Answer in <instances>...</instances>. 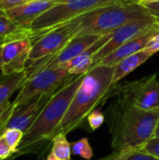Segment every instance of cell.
Returning <instances> with one entry per match:
<instances>
[{
    "instance_id": "6da1fadb",
    "label": "cell",
    "mask_w": 159,
    "mask_h": 160,
    "mask_svg": "<svg viewBox=\"0 0 159 160\" xmlns=\"http://www.w3.org/2000/svg\"><path fill=\"white\" fill-rule=\"evenodd\" d=\"M84 74L76 75L53 93L34 123L24 132L16 152L8 160L23 155L43 156L52 143L55 131L63 120Z\"/></svg>"
},
{
    "instance_id": "7a4b0ae2",
    "label": "cell",
    "mask_w": 159,
    "mask_h": 160,
    "mask_svg": "<svg viewBox=\"0 0 159 160\" xmlns=\"http://www.w3.org/2000/svg\"><path fill=\"white\" fill-rule=\"evenodd\" d=\"M159 110L140 109L119 96L112 109L110 131L115 151L140 149L154 137Z\"/></svg>"
},
{
    "instance_id": "3957f363",
    "label": "cell",
    "mask_w": 159,
    "mask_h": 160,
    "mask_svg": "<svg viewBox=\"0 0 159 160\" xmlns=\"http://www.w3.org/2000/svg\"><path fill=\"white\" fill-rule=\"evenodd\" d=\"M114 67L97 65L84 74L73 99L57 128L58 134H68L80 128L88 115L106 99L112 84Z\"/></svg>"
},
{
    "instance_id": "277c9868",
    "label": "cell",
    "mask_w": 159,
    "mask_h": 160,
    "mask_svg": "<svg viewBox=\"0 0 159 160\" xmlns=\"http://www.w3.org/2000/svg\"><path fill=\"white\" fill-rule=\"evenodd\" d=\"M153 17L146 8L136 2L102 7L74 19L76 22L75 37L104 35L113 32L127 22Z\"/></svg>"
},
{
    "instance_id": "5b68a950",
    "label": "cell",
    "mask_w": 159,
    "mask_h": 160,
    "mask_svg": "<svg viewBox=\"0 0 159 160\" xmlns=\"http://www.w3.org/2000/svg\"><path fill=\"white\" fill-rule=\"evenodd\" d=\"M129 2H135V0H64L35 19L30 24V29L36 33L37 38H38L46 31L94 9Z\"/></svg>"
},
{
    "instance_id": "8992f818",
    "label": "cell",
    "mask_w": 159,
    "mask_h": 160,
    "mask_svg": "<svg viewBox=\"0 0 159 160\" xmlns=\"http://www.w3.org/2000/svg\"><path fill=\"white\" fill-rule=\"evenodd\" d=\"M74 76L76 75L69 74L67 70L60 67L39 68L27 78L13 103L15 106H19L37 95L54 93Z\"/></svg>"
},
{
    "instance_id": "52a82bcc",
    "label": "cell",
    "mask_w": 159,
    "mask_h": 160,
    "mask_svg": "<svg viewBox=\"0 0 159 160\" xmlns=\"http://www.w3.org/2000/svg\"><path fill=\"white\" fill-rule=\"evenodd\" d=\"M75 32L76 22L74 20L46 31L34 41L29 55V62L34 63L52 57L75 37Z\"/></svg>"
},
{
    "instance_id": "ba28073f",
    "label": "cell",
    "mask_w": 159,
    "mask_h": 160,
    "mask_svg": "<svg viewBox=\"0 0 159 160\" xmlns=\"http://www.w3.org/2000/svg\"><path fill=\"white\" fill-rule=\"evenodd\" d=\"M157 27H159V19L153 17L148 19L136 20L115 29L112 33L111 38L108 40V42L94 55L92 68L97 66L106 55H108L126 42Z\"/></svg>"
},
{
    "instance_id": "9c48e42d",
    "label": "cell",
    "mask_w": 159,
    "mask_h": 160,
    "mask_svg": "<svg viewBox=\"0 0 159 160\" xmlns=\"http://www.w3.org/2000/svg\"><path fill=\"white\" fill-rule=\"evenodd\" d=\"M119 96L146 111L159 110V80L157 74L133 82L120 89Z\"/></svg>"
},
{
    "instance_id": "30bf717a",
    "label": "cell",
    "mask_w": 159,
    "mask_h": 160,
    "mask_svg": "<svg viewBox=\"0 0 159 160\" xmlns=\"http://www.w3.org/2000/svg\"><path fill=\"white\" fill-rule=\"evenodd\" d=\"M34 38H22L1 46V73L4 77L24 71L29 61Z\"/></svg>"
},
{
    "instance_id": "8fae6325",
    "label": "cell",
    "mask_w": 159,
    "mask_h": 160,
    "mask_svg": "<svg viewBox=\"0 0 159 160\" xmlns=\"http://www.w3.org/2000/svg\"><path fill=\"white\" fill-rule=\"evenodd\" d=\"M52 95L53 93L37 95L26 102L15 106L12 115L3 126L2 134L8 128H17L25 132L37 119Z\"/></svg>"
},
{
    "instance_id": "7c38bea8",
    "label": "cell",
    "mask_w": 159,
    "mask_h": 160,
    "mask_svg": "<svg viewBox=\"0 0 159 160\" xmlns=\"http://www.w3.org/2000/svg\"><path fill=\"white\" fill-rule=\"evenodd\" d=\"M64 0H31L22 6L6 10V14L16 22L30 27L38 16Z\"/></svg>"
},
{
    "instance_id": "4fadbf2b",
    "label": "cell",
    "mask_w": 159,
    "mask_h": 160,
    "mask_svg": "<svg viewBox=\"0 0 159 160\" xmlns=\"http://www.w3.org/2000/svg\"><path fill=\"white\" fill-rule=\"evenodd\" d=\"M157 32H159V27L155 28L140 37H137V38L126 42L125 44L118 47L117 49H115L113 52H112L108 55H106L97 65L114 67L119 62H121L123 59H125L138 52L144 50L147 43L149 42V40Z\"/></svg>"
},
{
    "instance_id": "5bb4252c",
    "label": "cell",
    "mask_w": 159,
    "mask_h": 160,
    "mask_svg": "<svg viewBox=\"0 0 159 160\" xmlns=\"http://www.w3.org/2000/svg\"><path fill=\"white\" fill-rule=\"evenodd\" d=\"M112 33V32L102 35L97 42H95L91 47H89L83 52L80 53L79 55L72 58L71 60L65 62L57 67H60L67 70L68 73L71 75L85 74L90 70V68L93 66L94 55L97 52L98 50H100L108 42V40L111 38Z\"/></svg>"
},
{
    "instance_id": "9a60e30c",
    "label": "cell",
    "mask_w": 159,
    "mask_h": 160,
    "mask_svg": "<svg viewBox=\"0 0 159 160\" xmlns=\"http://www.w3.org/2000/svg\"><path fill=\"white\" fill-rule=\"evenodd\" d=\"M22 38L37 39L36 33L29 26L16 22L7 14L0 16V46Z\"/></svg>"
},
{
    "instance_id": "2e32d148",
    "label": "cell",
    "mask_w": 159,
    "mask_h": 160,
    "mask_svg": "<svg viewBox=\"0 0 159 160\" xmlns=\"http://www.w3.org/2000/svg\"><path fill=\"white\" fill-rule=\"evenodd\" d=\"M153 54L146 50L138 52L119 62L114 66V71L112 76V84L114 85L120 80L125 78L127 75L131 73L144 62H146Z\"/></svg>"
},
{
    "instance_id": "e0dca14e",
    "label": "cell",
    "mask_w": 159,
    "mask_h": 160,
    "mask_svg": "<svg viewBox=\"0 0 159 160\" xmlns=\"http://www.w3.org/2000/svg\"><path fill=\"white\" fill-rule=\"evenodd\" d=\"M28 78L26 69L24 71L6 76L0 81V106L9 101L10 97L19 91Z\"/></svg>"
},
{
    "instance_id": "ac0fdd59",
    "label": "cell",
    "mask_w": 159,
    "mask_h": 160,
    "mask_svg": "<svg viewBox=\"0 0 159 160\" xmlns=\"http://www.w3.org/2000/svg\"><path fill=\"white\" fill-rule=\"evenodd\" d=\"M65 134L56 135L52 143V152L59 160H71V143H69Z\"/></svg>"
},
{
    "instance_id": "d6986e66",
    "label": "cell",
    "mask_w": 159,
    "mask_h": 160,
    "mask_svg": "<svg viewBox=\"0 0 159 160\" xmlns=\"http://www.w3.org/2000/svg\"><path fill=\"white\" fill-rule=\"evenodd\" d=\"M71 152L75 156H80L84 159H91L93 157V149L87 138H82L76 142L71 143Z\"/></svg>"
},
{
    "instance_id": "ffe728a7",
    "label": "cell",
    "mask_w": 159,
    "mask_h": 160,
    "mask_svg": "<svg viewBox=\"0 0 159 160\" xmlns=\"http://www.w3.org/2000/svg\"><path fill=\"white\" fill-rule=\"evenodd\" d=\"M23 134H24V132H22L20 129H17V128H8L1 136L4 137V139L6 140L7 143L11 148V150L13 151V154H14L16 152L19 144L22 142V139L23 137Z\"/></svg>"
},
{
    "instance_id": "44dd1931",
    "label": "cell",
    "mask_w": 159,
    "mask_h": 160,
    "mask_svg": "<svg viewBox=\"0 0 159 160\" xmlns=\"http://www.w3.org/2000/svg\"><path fill=\"white\" fill-rule=\"evenodd\" d=\"M15 110V104L13 101H7L0 106V136L2 135V128L5 123L10 118Z\"/></svg>"
},
{
    "instance_id": "7402d4cb",
    "label": "cell",
    "mask_w": 159,
    "mask_h": 160,
    "mask_svg": "<svg viewBox=\"0 0 159 160\" xmlns=\"http://www.w3.org/2000/svg\"><path fill=\"white\" fill-rule=\"evenodd\" d=\"M105 116L99 110H94L87 117V121L89 124V127L92 130H96L98 128L102 126L104 123Z\"/></svg>"
},
{
    "instance_id": "603a6c76",
    "label": "cell",
    "mask_w": 159,
    "mask_h": 160,
    "mask_svg": "<svg viewBox=\"0 0 159 160\" xmlns=\"http://www.w3.org/2000/svg\"><path fill=\"white\" fill-rule=\"evenodd\" d=\"M127 160H159V158L140 148L133 150Z\"/></svg>"
},
{
    "instance_id": "cb8c5ba5",
    "label": "cell",
    "mask_w": 159,
    "mask_h": 160,
    "mask_svg": "<svg viewBox=\"0 0 159 160\" xmlns=\"http://www.w3.org/2000/svg\"><path fill=\"white\" fill-rule=\"evenodd\" d=\"M142 149L159 158V138H152L142 147Z\"/></svg>"
},
{
    "instance_id": "d4e9b609",
    "label": "cell",
    "mask_w": 159,
    "mask_h": 160,
    "mask_svg": "<svg viewBox=\"0 0 159 160\" xmlns=\"http://www.w3.org/2000/svg\"><path fill=\"white\" fill-rule=\"evenodd\" d=\"M13 155V151L7 143L3 136H0V160H8Z\"/></svg>"
},
{
    "instance_id": "484cf974",
    "label": "cell",
    "mask_w": 159,
    "mask_h": 160,
    "mask_svg": "<svg viewBox=\"0 0 159 160\" xmlns=\"http://www.w3.org/2000/svg\"><path fill=\"white\" fill-rule=\"evenodd\" d=\"M144 50L148 51L152 54H155L156 52H159V32L155 34L154 37L149 40Z\"/></svg>"
},
{
    "instance_id": "4316f807",
    "label": "cell",
    "mask_w": 159,
    "mask_h": 160,
    "mask_svg": "<svg viewBox=\"0 0 159 160\" xmlns=\"http://www.w3.org/2000/svg\"><path fill=\"white\" fill-rule=\"evenodd\" d=\"M31 0H0V7L7 10L9 8H13L19 6H22Z\"/></svg>"
},
{
    "instance_id": "83f0119b",
    "label": "cell",
    "mask_w": 159,
    "mask_h": 160,
    "mask_svg": "<svg viewBox=\"0 0 159 160\" xmlns=\"http://www.w3.org/2000/svg\"><path fill=\"white\" fill-rule=\"evenodd\" d=\"M117 153L109 157L108 160H127V158L130 156V154L133 152V149H127L122 151H116Z\"/></svg>"
},
{
    "instance_id": "f1b7e54d",
    "label": "cell",
    "mask_w": 159,
    "mask_h": 160,
    "mask_svg": "<svg viewBox=\"0 0 159 160\" xmlns=\"http://www.w3.org/2000/svg\"><path fill=\"white\" fill-rule=\"evenodd\" d=\"M144 8L148 9V11L156 18L159 19V2H154V3H148L142 5Z\"/></svg>"
},
{
    "instance_id": "f546056e",
    "label": "cell",
    "mask_w": 159,
    "mask_h": 160,
    "mask_svg": "<svg viewBox=\"0 0 159 160\" xmlns=\"http://www.w3.org/2000/svg\"><path fill=\"white\" fill-rule=\"evenodd\" d=\"M135 2L140 4V5H144V4H148V3L159 2V0H135Z\"/></svg>"
},
{
    "instance_id": "4dcf8cb0",
    "label": "cell",
    "mask_w": 159,
    "mask_h": 160,
    "mask_svg": "<svg viewBox=\"0 0 159 160\" xmlns=\"http://www.w3.org/2000/svg\"><path fill=\"white\" fill-rule=\"evenodd\" d=\"M153 138H159V120L157 124V127H156V130H155V133H154V137Z\"/></svg>"
},
{
    "instance_id": "1f68e13d",
    "label": "cell",
    "mask_w": 159,
    "mask_h": 160,
    "mask_svg": "<svg viewBox=\"0 0 159 160\" xmlns=\"http://www.w3.org/2000/svg\"><path fill=\"white\" fill-rule=\"evenodd\" d=\"M46 160H59L55 156H54V154L51 151V153L48 155V157H47V159Z\"/></svg>"
},
{
    "instance_id": "d6a6232c",
    "label": "cell",
    "mask_w": 159,
    "mask_h": 160,
    "mask_svg": "<svg viewBox=\"0 0 159 160\" xmlns=\"http://www.w3.org/2000/svg\"><path fill=\"white\" fill-rule=\"evenodd\" d=\"M2 15H6V10L3 8H0V16H2Z\"/></svg>"
},
{
    "instance_id": "836d02e7",
    "label": "cell",
    "mask_w": 159,
    "mask_h": 160,
    "mask_svg": "<svg viewBox=\"0 0 159 160\" xmlns=\"http://www.w3.org/2000/svg\"><path fill=\"white\" fill-rule=\"evenodd\" d=\"M0 55H1V46H0ZM0 68H1V61H0Z\"/></svg>"
},
{
    "instance_id": "e575fe53",
    "label": "cell",
    "mask_w": 159,
    "mask_h": 160,
    "mask_svg": "<svg viewBox=\"0 0 159 160\" xmlns=\"http://www.w3.org/2000/svg\"><path fill=\"white\" fill-rule=\"evenodd\" d=\"M0 8H1V7H0Z\"/></svg>"
}]
</instances>
